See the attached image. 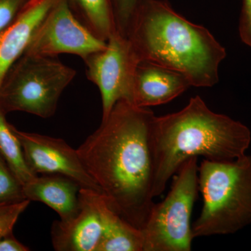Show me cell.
Masks as SVG:
<instances>
[{"mask_svg": "<svg viewBox=\"0 0 251 251\" xmlns=\"http://www.w3.org/2000/svg\"><path fill=\"white\" fill-rule=\"evenodd\" d=\"M21 141L28 166L36 175H60L80 185L81 188L100 193L81 161L77 150L64 140L21 131L14 126Z\"/></svg>", "mask_w": 251, "mask_h": 251, "instance_id": "9c48e42d", "label": "cell"}, {"mask_svg": "<svg viewBox=\"0 0 251 251\" xmlns=\"http://www.w3.org/2000/svg\"><path fill=\"white\" fill-rule=\"evenodd\" d=\"M239 33L242 42L251 48V0H243Z\"/></svg>", "mask_w": 251, "mask_h": 251, "instance_id": "44dd1931", "label": "cell"}, {"mask_svg": "<svg viewBox=\"0 0 251 251\" xmlns=\"http://www.w3.org/2000/svg\"><path fill=\"white\" fill-rule=\"evenodd\" d=\"M80 185L60 175H42L23 186L25 199L44 203L58 214L61 221H69L80 209Z\"/></svg>", "mask_w": 251, "mask_h": 251, "instance_id": "4fadbf2b", "label": "cell"}, {"mask_svg": "<svg viewBox=\"0 0 251 251\" xmlns=\"http://www.w3.org/2000/svg\"><path fill=\"white\" fill-rule=\"evenodd\" d=\"M0 154L23 186L38 175L28 166L22 145L15 133L14 126L6 121V114L0 108Z\"/></svg>", "mask_w": 251, "mask_h": 251, "instance_id": "2e32d148", "label": "cell"}, {"mask_svg": "<svg viewBox=\"0 0 251 251\" xmlns=\"http://www.w3.org/2000/svg\"><path fill=\"white\" fill-rule=\"evenodd\" d=\"M192 87L181 73L141 61L135 70L128 103L141 108L169 103Z\"/></svg>", "mask_w": 251, "mask_h": 251, "instance_id": "8fae6325", "label": "cell"}, {"mask_svg": "<svg viewBox=\"0 0 251 251\" xmlns=\"http://www.w3.org/2000/svg\"><path fill=\"white\" fill-rule=\"evenodd\" d=\"M75 75L74 69L54 57L23 54L0 84V108L6 115L21 111L49 118Z\"/></svg>", "mask_w": 251, "mask_h": 251, "instance_id": "5b68a950", "label": "cell"}, {"mask_svg": "<svg viewBox=\"0 0 251 251\" xmlns=\"http://www.w3.org/2000/svg\"><path fill=\"white\" fill-rule=\"evenodd\" d=\"M101 221V239L97 251H143L141 229L127 222L108 205L103 195L90 189Z\"/></svg>", "mask_w": 251, "mask_h": 251, "instance_id": "5bb4252c", "label": "cell"}, {"mask_svg": "<svg viewBox=\"0 0 251 251\" xmlns=\"http://www.w3.org/2000/svg\"><path fill=\"white\" fill-rule=\"evenodd\" d=\"M155 118L148 108L119 100L77 149L108 205L140 229L154 204Z\"/></svg>", "mask_w": 251, "mask_h": 251, "instance_id": "6da1fadb", "label": "cell"}, {"mask_svg": "<svg viewBox=\"0 0 251 251\" xmlns=\"http://www.w3.org/2000/svg\"><path fill=\"white\" fill-rule=\"evenodd\" d=\"M30 201L24 200L14 203L9 209L0 212V239L12 234L18 218L29 206Z\"/></svg>", "mask_w": 251, "mask_h": 251, "instance_id": "d6986e66", "label": "cell"}, {"mask_svg": "<svg viewBox=\"0 0 251 251\" xmlns=\"http://www.w3.org/2000/svg\"><path fill=\"white\" fill-rule=\"evenodd\" d=\"M198 157L188 158L174 175L171 191L154 203L141 229L143 251H190L191 216L199 192Z\"/></svg>", "mask_w": 251, "mask_h": 251, "instance_id": "8992f818", "label": "cell"}, {"mask_svg": "<svg viewBox=\"0 0 251 251\" xmlns=\"http://www.w3.org/2000/svg\"><path fill=\"white\" fill-rule=\"evenodd\" d=\"M153 143L155 198L188 158L227 161L247 154L251 131L242 122L212 111L197 95L179 111L156 116Z\"/></svg>", "mask_w": 251, "mask_h": 251, "instance_id": "3957f363", "label": "cell"}, {"mask_svg": "<svg viewBox=\"0 0 251 251\" xmlns=\"http://www.w3.org/2000/svg\"><path fill=\"white\" fill-rule=\"evenodd\" d=\"M127 37L141 61L185 75L192 87H211L219 81L226 50L206 27L178 14L165 0H145Z\"/></svg>", "mask_w": 251, "mask_h": 251, "instance_id": "7a4b0ae2", "label": "cell"}, {"mask_svg": "<svg viewBox=\"0 0 251 251\" xmlns=\"http://www.w3.org/2000/svg\"><path fill=\"white\" fill-rule=\"evenodd\" d=\"M202 211L193 238L234 234L251 224V156L227 161L203 159L198 168Z\"/></svg>", "mask_w": 251, "mask_h": 251, "instance_id": "277c9868", "label": "cell"}, {"mask_svg": "<svg viewBox=\"0 0 251 251\" xmlns=\"http://www.w3.org/2000/svg\"><path fill=\"white\" fill-rule=\"evenodd\" d=\"M56 0H28L9 25L0 31V84L25 52L36 29Z\"/></svg>", "mask_w": 251, "mask_h": 251, "instance_id": "7c38bea8", "label": "cell"}, {"mask_svg": "<svg viewBox=\"0 0 251 251\" xmlns=\"http://www.w3.org/2000/svg\"><path fill=\"white\" fill-rule=\"evenodd\" d=\"M30 249L29 248L18 241L13 234L0 239V251H28Z\"/></svg>", "mask_w": 251, "mask_h": 251, "instance_id": "7402d4cb", "label": "cell"}, {"mask_svg": "<svg viewBox=\"0 0 251 251\" xmlns=\"http://www.w3.org/2000/svg\"><path fill=\"white\" fill-rule=\"evenodd\" d=\"M13 204H0V212L9 209Z\"/></svg>", "mask_w": 251, "mask_h": 251, "instance_id": "603a6c76", "label": "cell"}, {"mask_svg": "<svg viewBox=\"0 0 251 251\" xmlns=\"http://www.w3.org/2000/svg\"><path fill=\"white\" fill-rule=\"evenodd\" d=\"M80 201V209L76 216L52 224L51 239L54 251H97L103 229L90 189L81 188Z\"/></svg>", "mask_w": 251, "mask_h": 251, "instance_id": "30bf717a", "label": "cell"}, {"mask_svg": "<svg viewBox=\"0 0 251 251\" xmlns=\"http://www.w3.org/2000/svg\"><path fill=\"white\" fill-rule=\"evenodd\" d=\"M24 200L23 185L0 154V204H14Z\"/></svg>", "mask_w": 251, "mask_h": 251, "instance_id": "e0dca14e", "label": "cell"}, {"mask_svg": "<svg viewBox=\"0 0 251 251\" xmlns=\"http://www.w3.org/2000/svg\"><path fill=\"white\" fill-rule=\"evenodd\" d=\"M77 19L94 35L107 41L116 30L111 0H69Z\"/></svg>", "mask_w": 251, "mask_h": 251, "instance_id": "9a60e30c", "label": "cell"}, {"mask_svg": "<svg viewBox=\"0 0 251 251\" xmlns=\"http://www.w3.org/2000/svg\"><path fill=\"white\" fill-rule=\"evenodd\" d=\"M106 44L77 19L69 0H56L24 54L46 57L72 54L84 59L105 49Z\"/></svg>", "mask_w": 251, "mask_h": 251, "instance_id": "ba28073f", "label": "cell"}, {"mask_svg": "<svg viewBox=\"0 0 251 251\" xmlns=\"http://www.w3.org/2000/svg\"><path fill=\"white\" fill-rule=\"evenodd\" d=\"M145 0H111L116 30L126 36L137 11Z\"/></svg>", "mask_w": 251, "mask_h": 251, "instance_id": "ac0fdd59", "label": "cell"}, {"mask_svg": "<svg viewBox=\"0 0 251 251\" xmlns=\"http://www.w3.org/2000/svg\"><path fill=\"white\" fill-rule=\"evenodd\" d=\"M28 0H0V31L12 22Z\"/></svg>", "mask_w": 251, "mask_h": 251, "instance_id": "ffe728a7", "label": "cell"}, {"mask_svg": "<svg viewBox=\"0 0 251 251\" xmlns=\"http://www.w3.org/2000/svg\"><path fill=\"white\" fill-rule=\"evenodd\" d=\"M106 47L84 59L89 80L98 87L102 100V120L120 100L128 102L135 70L141 62L131 41L117 30Z\"/></svg>", "mask_w": 251, "mask_h": 251, "instance_id": "52a82bcc", "label": "cell"}]
</instances>
